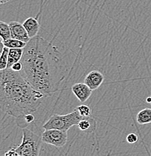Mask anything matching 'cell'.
<instances>
[{"instance_id":"obj_1","label":"cell","mask_w":151,"mask_h":156,"mask_svg":"<svg viewBox=\"0 0 151 156\" xmlns=\"http://www.w3.org/2000/svg\"><path fill=\"white\" fill-rule=\"evenodd\" d=\"M0 106L6 114L17 119L24 118L36 111L45 95L31 86L20 72L11 68L0 73Z\"/></svg>"},{"instance_id":"obj_2","label":"cell","mask_w":151,"mask_h":156,"mask_svg":"<svg viewBox=\"0 0 151 156\" xmlns=\"http://www.w3.org/2000/svg\"><path fill=\"white\" fill-rule=\"evenodd\" d=\"M56 48L41 37L31 38L24 48L21 62L26 79L32 87L42 92L45 97L51 96L57 90L52 76L51 58L54 57Z\"/></svg>"},{"instance_id":"obj_3","label":"cell","mask_w":151,"mask_h":156,"mask_svg":"<svg viewBox=\"0 0 151 156\" xmlns=\"http://www.w3.org/2000/svg\"><path fill=\"white\" fill-rule=\"evenodd\" d=\"M23 140L20 145L5 152V156H38L42 145L41 135L35 134L27 128H23Z\"/></svg>"},{"instance_id":"obj_4","label":"cell","mask_w":151,"mask_h":156,"mask_svg":"<svg viewBox=\"0 0 151 156\" xmlns=\"http://www.w3.org/2000/svg\"><path fill=\"white\" fill-rule=\"evenodd\" d=\"M84 116H82L77 109L66 115L53 114L49 119L43 125L42 128L45 130L58 129L68 131L72 126H77Z\"/></svg>"},{"instance_id":"obj_5","label":"cell","mask_w":151,"mask_h":156,"mask_svg":"<svg viewBox=\"0 0 151 156\" xmlns=\"http://www.w3.org/2000/svg\"><path fill=\"white\" fill-rule=\"evenodd\" d=\"M43 143L60 148L64 146L68 141L67 131L58 129L45 130L41 134Z\"/></svg>"},{"instance_id":"obj_6","label":"cell","mask_w":151,"mask_h":156,"mask_svg":"<svg viewBox=\"0 0 151 156\" xmlns=\"http://www.w3.org/2000/svg\"><path fill=\"white\" fill-rule=\"evenodd\" d=\"M9 24L11 29V38L22 41L26 43H28L30 41L31 38L29 36L28 32L26 30L23 24L17 21H11Z\"/></svg>"},{"instance_id":"obj_7","label":"cell","mask_w":151,"mask_h":156,"mask_svg":"<svg viewBox=\"0 0 151 156\" xmlns=\"http://www.w3.org/2000/svg\"><path fill=\"white\" fill-rule=\"evenodd\" d=\"M71 91L81 102H85L90 98L92 90L85 83H78L71 87Z\"/></svg>"},{"instance_id":"obj_8","label":"cell","mask_w":151,"mask_h":156,"mask_svg":"<svg viewBox=\"0 0 151 156\" xmlns=\"http://www.w3.org/2000/svg\"><path fill=\"white\" fill-rule=\"evenodd\" d=\"M104 75L99 71H92L84 78V83L92 89V91L96 90L100 87L103 83Z\"/></svg>"},{"instance_id":"obj_9","label":"cell","mask_w":151,"mask_h":156,"mask_svg":"<svg viewBox=\"0 0 151 156\" xmlns=\"http://www.w3.org/2000/svg\"><path fill=\"white\" fill-rule=\"evenodd\" d=\"M23 24L26 30L28 32V35L30 38H32L38 35L40 25L36 19L34 18V17H29L24 21Z\"/></svg>"},{"instance_id":"obj_10","label":"cell","mask_w":151,"mask_h":156,"mask_svg":"<svg viewBox=\"0 0 151 156\" xmlns=\"http://www.w3.org/2000/svg\"><path fill=\"white\" fill-rule=\"evenodd\" d=\"M24 48H10L9 53V62L7 68H11L14 63L21 61L23 55Z\"/></svg>"},{"instance_id":"obj_11","label":"cell","mask_w":151,"mask_h":156,"mask_svg":"<svg viewBox=\"0 0 151 156\" xmlns=\"http://www.w3.org/2000/svg\"><path fill=\"white\" fill-rule=\"evenodd\" d=\"M79 129L82 131H87V132H91L93 131L96 126V122L93 119L90 118V116L84 117L79 122L78 125Z\"/></svg>"},{"instance_id":"obj_12","label":"cell","mask_w":151,"mask_h":156,"mask_svg":"<svg viewBox=\"0 0 151 156\" xmlns=\"http://www.w3.org/2000/svg\"><path fill=\"white\" fill-rule=\"evenodd\" d=\"M137 122L140 125H146L151 123V108H144L141 110L136 116Z\"/></svg>"},{"instance_id":"obj_13","label":"cell","mask_w":151,"mask_h":156,"mask_svg":"<svg viewBox=\"0 0 151 156\" xmlns=\"http://www.w3.org/2000/svg\"><path fill=\"white\" fill-rule=\"evenodd\" d=\"M1 43L4 45L5 47H7L9 49L10 48H24L27 46V43L22 41L17 40V39L10 38L5 41H1Z\"/></svg>"},{"instance_id":"obj_14","label":"cell","mask_w":151,"mask_h":156,"mask_svg":"<svg viewBox=\"0 0 151 156\" xmlns=\"http://www.w3.org/2000/svg\"><path fill=\"white\" fill-rule=\"evenodd\" d=\"M0 36H1L2 41H5L8 39L11 38L9 24L3 22V21H0Z\"/></svg>"},{"instance_id":"obj_15","label":"cell","mask_w":151,"mask_h":156,"mask_svg":"<svg viewBox=\"0 0 151 156\" xmlns=\"http://www.w3.org/2000/svg\"><path fill=\"white\" fill-rule=\"evenodd\" d=\"M2 44V43H1ZM2 45V50L1 60H0V70H4L7 68L8 62H9V48Z\"/></svg>"},{"instance_id":"obj_16","label":"cell","mask_w":151,"mask_h":156,"mask_svg":"<svg viewBox=\"0 0 151 156\" xmlns=\"http://www.w3.org/2000/svg\"><path fill=\"white\" fill-rule=\"evenodd\" d=\"M78 112L80 113V114L84 117H88L91 116V113H92V110L89 106L85 105H79L76 107Z\"/></svg>"},{"instance_id":"obj_17","label":"cell","mask_w":151,"mask_h":156,"mask_svg":"<svg viewBox=\"0 0 151 156\" xmlns=\"http://www.w3.org/2000/svg\"><path fill=\"white\" fill-rule=\"evenodd\" d=\"M138 140V136L135 133H130L129 135L126 136V141L130 144H135Z\"/></svg>"},{"instance_id":"obj_18","label":"cell","mask_w":151,"mask_h":156,"mask_svg":"<svg viewBox=\"0 0 151 156\" xmlns=\"http://www.w3.org/2000/svg\"><path fill=\"white\" fill-rule=\"evenodd\" d=\"M11 69L14 71H17V72H20L21 70H23V63L22 62H17L14 63L12 66L11 67Z\"/></svg>"},{"instance_id":"obj_19","label":"cell","mask_w":151,"mask_h":156,"mask_svg":"<svg viewBox=\"0 0 151 156\" xmlns=\"http://www.w3.org/2000/svg\"><path fill=\"white\" fill-rule=\"evenodd\" d=\"M24 119H25V121L27 123H31L35 120V116L32 113H30V114H27V116L24 117Z\"/></svg>"},{"instance_id":"obj_20","label":"cell","mask_w":151,"mask_h":156,"mask_svg":"<svg viewBox=\"0 0 151 156\" xmlns=\"http://www.w3.org/2000/svg\"><path fill=\"white\" fill-rule=\"evenodd\" d=\"M9 1H10V0H0V3H1L2 5H3V4H5V3L9 2Z\"/></svg>"},{"instance_id":"obj_21","label":"cell","mask_w":151,"mask_h":156,"mask_svg":"<svg viewBox=\"0 0 151 156\" xmlns=\"http://www.w3.org/2000/svg\"><path fill=\"white\" fill-rule=\"evenodd\" d=\"M146 101H147L148 104H150L151 105V95L150 96L147 98V99H146Z\"/></svg>"}]
</instances>
